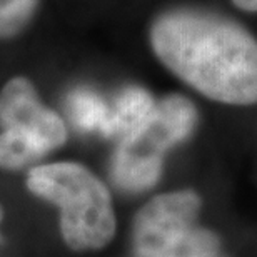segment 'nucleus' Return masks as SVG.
I'll use <instances>...</instances> for the list:
<instances>
[{
	"mask_svg": "<svg viewBox=\"0 0 257 257\" xmlns=\"http://www.w3.org/2000/svg\"><path fill=\"white\" fill-rule=\"evenodd\" d=\"M67 112L72 122L84 132H99L109 137L110 104L87 87H77L67 95Z\"/></svg>",
	"mask_w": 257,
	"mask_h": 257,
	"instance_id": "obj_7",
	"label": "nucleus"
},
{
	"mask_svg": "<svg viewBox=\"0 0 257 257\" xmlns=\"http://www.w3.org/2000/svg\"><path fill=\"white\" fill-rule=\"evenodd\" d=\"M27 187L59 207L60 230L69 247L94 250L114 237L115 214L110 194L85 166L77 162L37 166L29 172Z\"/></svg>",
	"mask_w": 257,
	"mask_h": 257,
	"instance_id": "obj_2",
	"label": "nucleus"
},
{
	"mask_svg": "<svg viewBox=\"0 0 257 257\" xmlns=\"http://www.w3.org/2000/svg\"><path fill=\"white\" fill-rule=\"evenodd\" d=\"M157 102L146 89L139 85H128L117 94L114 104H110L109 137L124 142L137 136L151 120Z\"/></svg>",
	"mask_w": 257,
	"mask_h": 257,
	"instance_id": "obj_6",
	"label": "nucleus"
},
{
	"mask_svg": "<svg viewBox=\"0 0 257 257\" xmlns=\"http://www.w3.org/2000/svg\"><path fill=\"white\" fill-rule=\"evenodd\" d=\"M232 4L244 12H257V0H232Z\"/></svg>",
	"mask_w": 257,
	"mask_h": 257,
	"instance_id": "obj_10",
	"label": "nucleus"
},
{
	"mask_svg": "<svg viewBox=\"0 0 257 257\" xmlns=\"http://www.w3.org/2000/svg\"><path fill=\"white\" fill-rule=\"evenodd\" d=\"M0 124L4 131L34 139L47 152L67 139L64 120L39 100L32 84L24 77L9 80L0 92Z\"/></svg>",
	"mask_w": 257,
	"mask_h": 257,
	"instance_id": "obj_5",
	"label": "nucleus"
},
{
	"mask_svg": "<svg viewBox=\"0 0 257 257\" xmlns=\"http://www.w3.org/2000/svg\"><path fill=\"white\" fill-rule=\"evenodd\" d=\"M0 220H2V212H0Z\"/></svg>",
	"mask_w": 257,
	"mask_h": 257,
	"instance_id": "obj_11",
	"label": "nucleus"
},
{
	"mask_svg": "<svg viewBox=\"0 0 257 257\" xmlns=\"http://www.w3.org/2000/svg\"><path fill=\"white\" fill-rule=\"evenodd\" d=\"M200 199L191 191L161 194L134 220L137 257H217V237L197 225Z\"/></svg>",
	"mask_w": 257,
	"mask_h": 257,
	"instance_id": "obj_4",
	"label": "nucleus"
},
{
	"mask_svg": "<svg viewBox=\"0 0 257 257\" xmlns=\"http://www.w3.org/2000/svg\"><path fill=\"white\" fill-rule=\"evenodd\" d=\"M151 45L172 74L212 100L257 104V39L237 20L176 7L152 22Z\"/></svg>",
	"mask_w": 257,
	"mask_h": 257,
	"instance_id": "obj_1",
	"label": "nucleus"
},
{
	"mask_svg": "<svg viewBox=\"0 0 257 257\" xmlns=\"http://www.w3.org/2000/svg\"><path fill=\"white\" fill-rule=\"evenodd\" d=\"M47 151L34 139L15 131L0 134V167L20 169L45 156Z\"/></svg>",
	"mask_w": 257,
	"mask_h": 257,
	"instance_id": "obj_8",
	"label": "nucleus"
},
{
	"mask_svg": "<svg viewBox=\"0 0 257 257\" xmlns=\"http://www.w3.org/2000/svg\"><path fill=\"white\" fill-rule=\"evenodd\" d=\"M37 0H0V39L19 34L34 17Z\"/></svg>",
	"mask_w": 257,
	"mask_h": 257,
	"instance_id": "obj_9",
	"label": "nucleus"
},
{
	"mask_svg": "<svg viewBox=\"0 0 257 257\" xmlns=\"http://www.w3.org/2000/svg\"><path fill=\"white\" fill-rule=\"evenodd\" d=\"M197 124V110L182 95H169L156 104L147 125L124 142L112 159V179L122 191L141 192L152 187L162 172L169 149L186 141Z\"/></svg>",
	"mask_w": 257,
	"mask_h": 257,
	"instance_id": "obj_3",
	"label": "nucleus"
}]
</instances>
